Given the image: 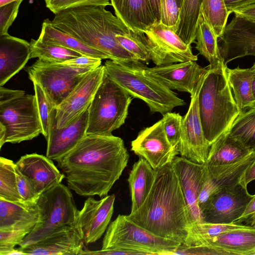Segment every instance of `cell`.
<instances>
[{
	"mask_svg": "<svg viewBox=\"0 0 255 255\" xmlns=\"http://www.w3.org/2000/svg\"><path fill=\"white\" fill-rule=\"evenodd\" d=\"M128 160L120 137L86 134L57 162L71 190L81 196L103 197L119 179Z\"/></svg>",
	"mask_w": 255,
	"mask_h": 255,
	"instance_id": "cell-1",
	"label": "cell"
},
{
	"mask_svg": "<svg viewBox=\"0 0 255 255\" xmlns=\"http://www.w3.org/2000/svg\"><path fill=\"white\" fill-rule=\"evenodd\" d=\"M154 170L147 197L139 209L127 216L149 232L182 245L191 220L179 178L172 163Z\"/></svg>",
	"mask_w": 255,
	"mask_h": 255,
	"instance_id": "cell-2",
	"label": "cell"
},
{
	"mask_svg": "<svg viewBox=\"0 0 255 255\" xmlns=\"http://www.w3.org/2000/svg\"><path fill=\"white\" fill-rule=\"evenodd\" d=\"M51 21L55 28L104 53L110 60L120 64L142 63L117 41V35L131 30L105 6L85 5L67 9L55 14Z\"/></svg>",
	"mask_w": 255,
	"mask_h": 255,
	"instance_id": "cell-3",
	"label": "cell"
},
{
	"mask_svg": "<svg viewBox=\"0 0 255 255\" xmlns=\"http://www.w3.org/2000/svg\"><path fill=\"white\" fill-rule=\"evenodd\" d=\"M206 67L198 105L205 136L210 145L226 133L241 113L230 86L222 59Z\"/></svg>",
	"mask_w": 255,
	"mask_h": 255,
	"instance_id": "cell-4",
	"label": "cell"
},
{
	"mask_svg": "<svg viewBox=\"0 0 255 255\" xmlns=\"http://www.w3.org/2000/svg\"><path fill=\"white\" fill-rule=\"evenodd\" d=\"M107 75L131 97L142 100L151 114L162 115L186 105L172 90L145 73L143 63L125 64L111 60L105 63Z\"/></svg>",
	"mask_w": 255,
	"mask_h": 255,
	"instance_id": "cell-5",
	"label": "cell"
},
{
	"mask_svg": "<svg viewBox=\"0 0 255 255\" xmlns=\"http://www.w3.org/2000/svg\"><path fill=\"white\" fill-rule=\"evenodd\" d=\"M182 244L156 236L140 227L127 215H119L109 225L101 250L86 249L83 255H110L114 250H123L135 255H173Z\"/></svg>",
	"mask_w": 255,
	"mask_h": 255,
	"instance_id": "cell-6",
	"label": "cell"
},
{
	"mask_svg": "<svg viewBox=\"0 0 255 255\" xmlns=\"http://www.w3.org/2000/svg\"><path fill=\"white\" fill-rule=\"evenodd\" d=\"M131 100L105 72L88 108L87 134H112L125 124Z\"/></svg>",
	"mask_w": 255,
	"mask_h": 255,
	"instance_id": "cell-7",
	"label": "cell"
},
{
	"mask_svg": "<svg viewBox=\"0 0 255 255\" xmlns=\"http://www.w3.org/2000/svg\"><path fill=\"white\" fill-rule=\"evenodd\" d=\"M70 190L61 183L40 195L36 204L38 222L19 247L37 243L65 227L74 226L78 210Z\"/></svg>",
	"mask_w": 255,
	"mask_h": 255,
	"instance_id": "cell-8",
	"label": "cell"
},
{
	"mask_svg": "<svg viewBox=\"0 0 255 255\" xmlns=\"http://www.w3.org/2000/svg\"><path fill=\"white\" fill-rule=\"evenodd\" d=\"M93 70L38 59L26 69L29 79L40 86L55 108L62 103L83 77Z\"/></svg>",
	"mask_w": 255,
	"mask_h": 255,
	"instance_id": "cell-9",
	"label": "cell"
},
{
	"mask_svg": "<svg viewBox=\"0 0 255 255\" xmlns=\"http://www.w3.org/2000/svg\"><path fill=\"white\" fill-rule=\"evenodd\" d=\"M0 126L5 129L4 143L30 140L42 134L35 95H24L0 105Z\"/></svg>",
	"mask_w": 255,
	"mask_h": 255,
	"instance_id": "cell-10",
	"label": "cell"
},
{
	"mask_svg": "<svg viewBox=\"0 0 255 255\" xmlns=\"http://www.w3.org/2000/svg\"><path fill=\"white\" fill-rule=\"evenodd\" d=\"M206 67L190 94L188 110L182 118L181 135L177 150L181 156L198 163H205L210 148L203 131L200 119L199 94L204 79Z\"/></svg>",
	"mask_w": 255,
	"mask_h": 255,
	"instance_id": "cell-11",
	"label": "cell"
},
{
	"mask_svg": "<svg viewBox=\"0 0 255 255\" xmlns=\"http://www.w3.org/2000/svg\"><path fill=\"white\" fill-rule=\"evenodd\" d=\"M144 32L151 61L156 66L198 60L197 56L192 52L191 46L160 22H155Z\"/></svg>",
	"mask_w": 255,
	"mask_h": 255,
	"instance_id": "cell-12",
	"label": "cell"
},
{
	"mask_svg": "<svg viewBox=\"0 0 255 255\" xmlns=\"http://www.w3.org/2000/svg\"><path fill=\"white\" fill-rule=\"evenodd\" d=\"M253 196L242 181L235 186L221 190L211 196L203 206V220L211 223L234 224Z\"/></svg>",
	"mask_w": 255,
	"mask_h": 255,
	"instance_id": "cell-13",
	"label": "cell"
},
{
	"mask_svg": "<svg viewBox=\"0 0 255 255\" xmlns=\"http://www.w3.org/2000/svg\"><path fill=\"white\" fill-rule=\"evenodd\" d=\"M105 72L104 65L89 72L55 108L56 126L58 129L68 126L89 108Z\"/></svg>",
	"mask_w": 255,
	"mask_h": 255,
	"instance_id": "cell-14",
	"label": "cell"
},
{
	"mask_svg": "<svg viewBox=\"0 0 255 255\" xmlns=\"http://www.w3.org/2000/svg\"><path fill=\"white\" fill-rule=\"evenodd\" d=\"M131 150L146 160L154 169L171 163L179 154L169 142L161 120L138 132L131 142Z\"/></svg>",
	"mask_w": 255,
	"mask_h": 255,
	"instance_id": "cell-15",
	"label": "cell"
},
{
	"mask_svg": "<svg viewBox=\"0 0 255 255\" xmlns=\"http://www.w3.org/2000/svg\"><path fill=\"white\" fill-rule=\"evenodd\" d=\"M115 195H107L96 200L91 196L85 200L78 210L75 227L86 246L100 239L107 229L114 210Z\"/></svg>",
	"mask_w": 255,
	"mask_h": 255,
	"instance_id": "cell-16",
	"label": "cell"
},
{
	"mask_svg": "<svg viewBox=\"0 0 255 255\" xmlns=\"http://www.w3.org/2000/svg\"><path fill=\"white\" fill-rule=\"evenodd\" d=\"M219 38L220 54L226 65L239 58L255 56L254 22L235 15Z\"/></svg>",
	"mask_w": 255,
	"mask_h": 255,
	"instance_id": "cell-17",
	"label": "cell"
},
{
	"mask_svg": "<svg viewBox=\"0 0 255 255\" xmlns=\"http://www.w3.org/2000/svg\"><path fill=\"white\" fill-rule=\"evenodd\" d=\"M189 248L196 249L199 255H255V229L226 232L201 240Z\"/></svg>",
	"mask_w": 255,
	"mask_h": 255,
	"instance_id": "cell-18",
	"label": "cell"
},
{
	"mask_svg": "<svg viewBox=\"0 0 255 255\" xmlns=\"http://www.w3.org/2000/svg\"><path fill=\"white\" fill-rule=\"evenodd\" d=\"M255 159V152L233 164L215 166L205 164V179L198 199L200 210L213 194L239 184L247 169Z\"/></svg>",
	"mask_w": 255,
	"mask_h": 255,
	"instance_id": "cell-19",
	"label": "cell"
},
{
	"mask_svg": "<svg viewBox=\"0 0 255 255\" xmlns=\"http://www.w3.org/2000/svg\"><path fill=\"white\" fill-rule=\"evenodd\" d=\"M172 165L179 178L191 223L203 222L198 199L206 174L205 163H195L185 157L176 156Z\"/></svg>",
	"mask_w": 255,
	"mask_h": 255,
	"instance_id": "cell-20",
	"label": "cell"
},
{
	"mask_svg": "<svg viewBox=\"0 0 255 255\" xmlns=\"http://www.w3.org/2000/svg\"><path fill=\"white\" fill-rule=\"evenodd\" d=\"M145 74L170 90L191 94L202 74L204 68L196 61L171 63L149 68L144 65Z\"/></svg>",
	"mask_w": 255,
	"mask_h": 255,
	"instance_id": "cell-21",
	"label": "cell"
},
{
	"mask_svg": "<svg viewBox=\"0 0 255 255\" xmlns=\"http://www.w3.org/2000/svg\"><path fill=\"white\" fill-rule=\"evenodd\" d=\"M55 116L54 108L46 138V156L57 161L72 150L87 134L88 109L73 122L61 129L57 128Z\"/></svg>",
	"mask_w": 255,
	"mask_h": 255,
	"instance_id": "cell-22",
	"label": "cell"
},
{
	"mask_svg": "<svg viewBox=\"0 0 255 255\" xmlns=\"http://www.w3.org/2000/svg\"><path fill=\"white\" fill-rule=\"evenodd\" d=\"M85 245L75 226H68L37 243L17 249L22 255H82L87 249Z\"/></svg>",
	"mask_w": 255,
	"mask_h": 255,
	"instance_id": "cell-23",
	"label": "cell"
},
{
	"mask_svg": "<svg viewBox=\"0 0 255 255\" xmlns=\"http://www.w3.org/2000/svg\"><path fill=\"white\" fill-rule=\"evenodd\" d=\"M16 168L33 184L40 195L44 191L61 183L64 174L46 156L31 153L22 156L15 162Z\"/></svg>",
	"mask_w": 255,
	"mask_h": 255,
	"instance_id": "cell-24",
	"label": "cell"
},
{
	"mask_svg": "<svg viewBox=\"0 0 255 255\" xmlns=\"http://www.w3.org/2000/svg\"><path fill=\"white\" fill-rule=\"evenodd\" d=\"M30 56V42L9 34L0 35V87L24 67Z\"/></svg>",
	"mask_w": 255,
	"mask_h": 255,
	"instance_id": "cell-25",
	"label": "cell"
},
{
	"mask_svg": "<svg viewBox=\"0 0 255 255\" xmlns=\"http://www.w3.org/2000/svg\"><path fill=\"white\" fill-rule=\"evenodd\" d=\"M116 16L133 31L144 32L156 20L148 0H110Z\"/></svg>",
	"mask_w": 255,
	"mask_h": 255,
	"instance_id": "cell-26",
	"label": "cell"
},
{
	"mask_svg": "<svg viewBox=\"0 0 255 255\" xmlns=\"http://www.w3.org/2000/svg\"><path fill=\"white\" fill-rule=\"evenodd\" d=\"M38 221L36 205L28 206L0 198V230L16 228L31 232Z\"/></svg>",
	"mask_w": 255,
	"mask_h": 255,
	"instance_id": "cell-27",
	"label": "cell"
},
{
	"mask_svg": "<svg viewBox=\"0 0 255 255\" xmlns=\"http://www.w3.org/2000/svg\"><path fill=\"white\" fill-rule=\"evenodd\" d=\"M155 170L144 158L139 157L129 174L131 206L130 213L136 211L147 197L153 184Z\"/></svg>",
	"mask_w": 255,
	"mask_h": 255,
	"instance_id": "cell-28",
	"label": "cell"
},
{
	"mask_svg": "<svg viewBox=\"0 0 255 255\" xmlns=\"http://www.w3.org/2000/svg\"><path fill=\"white\" fill-rule=\"evenodd\" d=\"M41 43L61 46L75 51L82 55L89 56L102 60L110 57L104 53L92 48L68 33L54 27L49 18L42 23L41 32L37 39Z\"/></svg>",
	"mask_w": 255,
	"mask_h": 255,
	"instance_id": "cell-29",
	"label": "cell"
},
{
	"mask_svg": "<svg viewBox=\"0 0 255 255\" xmlns=\"http://www.w3.org/2000/svg\"><path fill=\"white\" fill-rule=\"evenodd\" d=\"M251 153L226 132L212 143L205 164L207 166L233 164L241 160Z\"/></svg>",
	"mask_w": 255,
	"mask_h": 255,
	"instance_id": "cell-30",
	"label": "cell"
},
{
	"mask_svg": "<svg viewBox=\"0 0 255 255\" xmlns=\"http://www.w3.org/2000/svg\"><path fill=\"white\" fill-rule=\"evenodd\" d=\"M228 81L236 104L241 112L255 106L252 91L255 72L250 68L227 67Z\"/></svg>",
	"mask_w": 255,
	"mask_h": 255,
	"instance_id": "cell-31",
	"label": "cell"
},
{
	"mask_svg": "<svg viewBox=\"0 0 255 255\" xmlns=\"http://www.w3.org/2000/svg\"><path fill=\"white\" fill-rule=\"evenodd\" d=\"M203 0H183L175 32L187 44L195 42Z\"/></svg>",
	"mask_w": 255,
	"mask_h": 255,
	"instance_id": "cell-32",
	"label": "cell"
},
{
	"mask_svg": "<svg viewBox=\"0 0 255 255\" xmlns=\"http://www.w3.org/2000/svg\"><path fill=\"white\" fill-rule=\"evenodd\" d=\"M227 132L252 152H255V106L241 112Z\"/></svg>",
	"mask_w": 255,
	"mask_h": 255,
	"instance_id": "cell-33",
	"label": "cell"
},
{
	"mask_svg": "<svg viewBox=\"0 0 255 255\" xmlns=\"http://www.w3.org/2000/svg\"><path fill=\"white\" fill-rule=\"evenodd\" d=\"M218 39L214 30L201 13L197 27L195 48L209 64H214L223 59Z\"/></svg>",
	"mask_w": 255,
	"mask_h": 255,
	"instance_id": "cell-34",
	"label": "cell"
},
{
	"mask_svg": "<svg viewBox=\"0 0 255 255\" xmlns=\"http://www.w3.org/2000/svg\"><path fill=\"white\" fill-rule=\"evenodd\" d=\"M249 228H253L246 225L236 224H216L204 221L192 223L188 227L187 236L180 248H191L201 240L218 236L226 232Z\"/></svg>",
	"mask_w": 255,
	"mask_h": 255,
	"instance_id": "cell-35",
	"label": "cell"
},
{
	"mask_svg": "<svg viewBox=\"0 0 255 255\" xmlns=\"http://www.w3.org/2000/svg\"><path fill=\"white\" fill-rule=\"evenodd\" d=\"M15 167L12 160L0 157V198L23 204L18 190Z\"/></svg>",
	"mask_w": 255,
	"mask_h": 255,
	"instance_id": "cell-36",
	"label": "cell"
},
{
	"mask_svg": "<svg viewBox=\"0 0 255 255\" xmlns=\"http://www.w3.org/2000/svg\"><path fill=\"white\" fill-rule=\"evenodd\" d=\"M30 44V58H38L46 62L62 63L82 55L75 51L61 46L41 43L37 39H31Z\"/></svg>",
	"mask_w": 255,
	"mask_h": 255,
	"instance_id": "cell-37",
	"label": "cell"
},
{
	"mask_svg": "<svg viewBox=\"0 0 255 255\" xmlns=\"http://www.w3.org/2000/svg\"><path fill=\"white\" fill-rule=\"evenodd\" d=\"M201 13L212 27L218 38L221 36L231 14L224 0H203Z\"/></svg>",
	"mask_w": 255,
	"mask_h": 255,
	"instance_id": "cell-38",
	"label": "cell"
},
{
	"mask_svg": "<svg viewBox=\"0 0 255 255\" xmlns=\"http://www.w3.org/2000/svg\"><path fill=\"white\" fill-rule=\"evenodd\" d=\"M116 39L124 49L141 63L147 64L151 61L150 53L144 32L130 30L127 33L117 35Z\"/></svg>",
	"mask_w": 255,
	"mask_h": 255,
	"instance_id": "cell-39",
	"label": "cell"
},
{
	"mask_svg": "<svg viewBox=\"0 0 255 255\" xmlns=\"http://www.w3.org/2000/svg\"><path fill=\"white\" fill-rule=\"evenodd\" d=\"M30 231L21 229L10 228L0 230V255H22L16 246H19Z\"/></svg>",
	"mask_w": 255,
	"mask_h": 255,
	"instance_id": "cell-40",
	"label": "cell"
},
{
	"mask_svg": "<svg viewBox=\"0 0 255 255\" xmlns=\"http://www.w3.org/2000/svg\"><path fill=\"white\" fill-rule=\"evenodd\" d=\"M33 84L39 117L42 127V134L46 138L48 134L52 112L55 108L49 101L40 86L35 83H33Z\"/></svg>",
	"mask_w": 255,
	"mask_h": 255,
	"instance_id": "cell-41",
	"label": "cell"
},
{
	"mask_svg": "<svg viewBox=\"0 0 255 255\" xmlns=\"http://www.w3.org/2000/svg\"><path fill=\"white\" fill-rule=\"evenodd\" d=\"M182 118L179 113L170 112L163 115L161 119L169 142L176 149L181 135Z\"/></svg>",
	"mask_w": 255,
	"mask_h": 255,
	"instance_id": "cell-42",
	"label": "cell"
},
{
	"mask_svg": "<svg viewBox=\"0 0 255 255\" xmlns=\"http://www.w3.org/2000/svg\"><path fill=\"white\" fill-rule=\"evenodd\" d=\"M46 6L56 14L64 10L85 5H111L110 0H44Z\"/></svg>",
	"mask_w": 255,
	"mask_h": 255,
	"instance_id": "cell-43",
	"label": "cell"
},
{
	"mask_svg": "<svg viewBox=\"0 0 255 255\" xmlns=\"http://www.w3.org/2000/svg\"><path fill=\"white\" fill-rule=\"evenodd\" d=\"M160 22L175 31L180 14L176 0H160Z\"/></svg>",
	"mask_w": 255,
	"mask_h": 255,
	"instance_id": "cell-44",
	"label": "cell"
},
{
	"mask_svg": "<svg viewBox=\"0 0 255 255\" xmlns=\"http://www.w3.org/2000/svg\"><path fill=\"white\" fill-rule=\"evenodd\" d=\"M15 171L18 190L23 204L28 206H35L40 195L31 182L21 174L16 167Z\"/></svg>",
	"mask_w": 255,
	"mask_h": 255,
	"instance_id": "cell-45",
	"label": "cell"
},
{
	"mask_svg": "<svg viewBox=\"0 0 255 255\" xmlns=\"http://www.w3.org/2000/svg\"><path fill=\"white\" fill-rule=\"evenodd\" d=\"M23 0H15L0 6V35L8 34V29L16 18Z\"/></svg>",
	"mask_w": 255,
	"mask_h": 255,
	"instance_id": "cell-46",
	"label": "cell"
},
{
	"mask_svg": "<svg viewBox=\"0 0 255 255\" xmlns=\"http://www.w3.org/2000/svg\"><path fill=\"white\" fill-rule=\"evenodd\" d=\"M62 63L72 67L90 68L94 69L101 65L102 59L89 56L81 55Z\"/></svg>",
	"mask_w": 255,
	"mask_h": 255,
	"instance_id": "cell-47",
	"label": "cell"
},
{
	"mask_svg": "<svg viewBox=\"0 0 255 255\" xmlns=\"http://www.w3.org/2000/svg\"><path fill=\"white\" fill-rule=\"evenodd\" d=\"M25 92L20 90H11L3 86L0 87V105L8 103L21 96Z\"/></svg>",
	"mask_w": 255,
	"mask_h": 255,
	"instance_id": "cell-48",
	"label": "cell"
},
{
	"mask_svg": "<svg viewBox=\"0 0 255 255\" xmlns=\"http://www.w3.org/2000/svg\"><path fill=\"white\" fill-rule=\"evenodd\" d=\"M235 15L255 23V3L233 11Z\"/></svg>",
	"mask_w": 255,
	"mask_h": 255,
	"instance_id": "cell-49",
	"label": "cell"
},
{
	"mask_svg": "<svg viewBox=\"0 0 255 255\" xmlns=\"http://www.w3.org/2000/svg\"><path fill=\"white\" fill-rule=\"evenodd\" d=\"M255 215V195L251 199L247 205L242 215L236 220L234 224H241L245 221L248 220Z\"/></svg>",
	"mask_w": 255,
	"mask_h": 255,
	"instance_id": "cell-50",
	"label": "cell"
},
{
	"mask_svg": "<svg viewBox=\"0 0 255 255\" xmlns=\"http://www.w3.org/2000/svg\"><path fill=\"white\" fill-rule=\"evenodd\" d=\"M228 10L230 13L233 11L246 6L255 4V0H224Z\"/></svg>",
	"mask_w": 255,
	"mask_h": 255,
	"instance_id": "cell-51",
	"label": "cell"
},
{
	"mask_svg": "<svg viewBox=\"0 0 255 255\" xmlns=\"http://www.w3.org/2000/svg\"><path fill=\"white\" fill-rule=\"evenodd\" d=\"M254 180H255V159L247 169L241 181L247 185Z\"/></svg>",
	"mask_w": 255,
	"mask_h": 255,
	"instance_id": "cell-52",
	"label": "cell"
},
{
	"mask_svg": "<svg viewBox=\"0 0 255 255\" xmlns=\"http://www.w3.org/2000/svg\"><path fill=\"white\" fill-rule=\"evenodd\" d=\"M148 1L156 22H160V0H148Z\"/></svg>",
	"mask_w": 255,
	"mask_h": 255,
	"instance_id": "cell-53",
	"label": "cell"
},
{
	"mask_svg": "<svg viewBox=\"0 0 255 255\" xmlns=\"http://www.w3.org/2000/svg\"><path fill=\"white\" fill-rule=\"evenodd\" d=\"M247 221H248V223H247L246 225L251 226V227L255 229V215Z\"/></svg>",
	"mask_w": 255,
	"mask_h": 255,
	"instance_id": "cell-54",
	"label": "cell"
},
{
	"mask_svg": "<svg viewBox=\"0 0 255 255\" xmlns=\"http://www.w3.org/2000/svg\"><path fill=\"white\" fill-rule=\"evenodd\" d=\"M17 0H0V6Z\"/></svg>",
	"mask_w": 255,
	"mask_h": 255,
	"instance_id": "cell-55",
	"label": "cell"
},
{
	"mask_svg": "<svg viewBox=\"0 0 255 255\" xmlns=\"http://www.w3.org/2000/svg\"><path fill=\"white\" fill-rule=\"evenodd\" d=\"M254 71L255 72V70H254ZM252 91H253V96H254V98H255V76H254V79L253 81Z\"/></svg>",
	"mask_w": 255,
	"mask_h": 255,
	"instance_id": "cell-56",
	"label": "cell"
},
{
	"mask_svg": "<svg viewBox=\"0 0 255 255\" xmlns=\"http://www.w3.org/2000/svg\"><path fill=\"white\" fill-rule=\"evenodd\" d=\"M182 0H176L177 4H178V6H179V7H180Z\"/></svg>",
	"mask_w": 255,
	"mask_h": 255,
	"instance_id": "cell-57",
	"label": "cell"
},
{
	"mask_svg": "<svg viewBox=\"0 0 255 255\" xmlns=\"http://www.w3.org/2000/svg\"><path fill=\"white\" fill-rule=\"evenodd\" d=\"M251 68L253 70H255V62L254 63V64H253V65L252 66V67H251Z\"/></svg>",
	"mask_w": 255,
	"mask_h": 255,
	"instance_id": "cell-58",
	"label": "cell"
}]
</instances>
